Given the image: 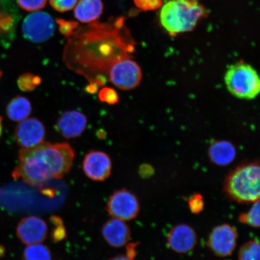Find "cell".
I'll use <instances>...</instances> for the list:
<instances>
[{"mask_svg":"<svg viewBox=\"0 0 260 260\" xmlns=\"http://www.w3.org/2000/svg\"><path fill=\"white\" fill-rule=\"evenodd\" d=\"M76 35L65 48L63 60L69 69L100 87L108 80L110 68L118 61L132 58L133 44L118 32Z\"/></svg>","mask_w":260,"mask_h":260,"instance_id":"6da1fadb","label":"cell"},{"mask_svg":"<svg viewBox=\"0 0 260 260\" xmlns=\"http://www.w3.org/2000/svg\"><path fill=\"white\" fill-rule=\"evenodd\" d=\"M75 151L68 143L42 142L19 151L18 164L12 172L16 180L42 187L51 180L62 178L73 165Z\"/></svg>","mask_w":260,"mask_h":260,"instance_id":"7a4b0ae2","label":"cell"},{"mask_svg":"<svg viewBox=\"0 0 260 260\" xmlns=\"http://www.w3.org/2000/svg\"><path fill=\"white\" fill-rule=\"evenodd\" d=\"M227 198L240 204H251L259 200L260 168L254 161L239 166L228 174L223 184Z\"/></svg>","mask_w":260,"mask_h":260,"instance_id":"3957f363","label":"cell"},{"mask_svg":"<svg viewBox=\"0 0 260 260\" xmlns=\"http://www.w3.org/2000/svg\"><path fill=\"white\" fill-rule=\"evenodd\" d=\"M206 14L198 2L190 0H170L160 12V22L171 35L193 30L198 21Z\"/></svg>","mask_w":260,"mask_h":260,"instance_id":"277c9868","label":"cell"},{"mask_svg":"<svg viewBox=\"0 0 260 260\" xmlns=\"http://www.w3.org/2000/svg\"><path fill=\"white\" fill-rule=\"evenodd\" d=\"M225 82L229 92L240 99H254L259 93L258 73L251 65L243 61L229 68L225 74Z\"/></svg>","mask_w":260,"mask_h":260,"instance_id":"5b68a950","label":"cell"},{"mask_svg":"<svg viewBox=\"0 0 260 260\" xmlns=\"http://www.w3.org/2000/svg\"><path fill=\"white\" fill-rule=\"evenodd\" d=\"M106 210L113 218L132 220L138 216L140 203L137 197L125 188L114 191L106 205Z\"/></svg>","mask_w":260,"mask_h":260,"instance_id":"8992f818","label":"cell"},{"mask_svg":"<svg viewBox=\"0 0 260 260\" xmlns=\"http://www.w3.org/2000/svg\"><path fill=\"white\" fill-rule=\"evenodd\" d=\"M132 58H126L113 64L109 71L108 80L118 88L129 90L141 83L142 73L141 67Z\"/></svg>","mask_w":260,"mask_h":260,"instance_id":"52a82bcc","label":"cell"},{"mask_svg":"<svg viewBox=\"0 0 260 260\" xmlns=\"http://www.w3.org/2000/svg\"><path fill=\"white\" fill-rule=\"evenodd\" d=\"M22 29L27 40L34 43H42L53 35L55 24L53 19L47 13L37 12L25 18Z\"/></svg>","mask_w":260,"mask_h":260,"instance_id":"ba28073f","label":"cell"},{"mask_svg":"<svg viewBox=\"0 0 260 260\" xmlns=\"http://www.w3.org/2000/svg\"><path fill=\"white\" fill-rule=\"evenodd\" d=\"M239 235L235 227L224 223L213 228L207 240V246L214 255L224 258L235 252Z\"/></svg>","mask_w":260,"mask_h":260,"instance_id":"9c48e42d","label":"cell"},{"mask_svg":"<svg viewBox=\"0 0 260 260\" xmlns=\"http://www.w3.org/2000/svg\"><path fill=\"white\" fill-rule=\"evenodd\" d=\"M48 225L41 217L30 216L19 221L16 227V235L26 245L41 243L48 236Z\"/></svg>","mask_w":260,"mask_h":260,"instance_id":"30bf717a","label":"cell"},{"mask_svg":"<svg viewBox=\"0 0 260 260\" xmlns=\"http://www.w3.org/2000/svg\"><path fill=\"white\" fill-rule=\"evenodd\" d=\"M45 128L40 120L37 118H27L20 122L16 126L15 139L22 148H30L44 142Z\"/></svg>","mask_w":260,"mask_h":260,"instance_id":"8fae6325","label":"cell"},{"mask_svg":"<svg viewBox=\"0 0 260 260\" xmlns=\"http://www.w3.org/2000/svg\"><path fill=\"white\" fill-rule=\"evenodd\" d=\"M111 159L105 152L91 150L84 157L83 170L86 177L95 181H105L111 174Z\"/></svg>","mask_w":260,"mask_h":260,"instance_id":"7c38bea8","label":"cell"},{"mask_svg":"<svg viewBox=\"0 0 260 260\" xmlns=\"http://www.w3.org/2000/svg\"><path fill=\"white\" fill-rule=\"evenodd\" d=\"M198 236L193 228L186 223H180L170 230L167 237L170 248L178 253H186L192 251L197 246Z\"/></svg>","mask_w":260,"mask_h":260,"instance_id":"4fadbf2b","label":"cell"},{"mask_svg":"<svg viewBox=\"0 0 260 260\" xmlns=\"http://www.w3.org/2000/svg\"><path fill=\"white\" fill-rule=\"evenodd\" d=\"M87 123L86 116L77 110L64 112L58 119L56 129L67 139L79 137L85 130Z\"/></svg>","mask_w":260,"mask_h":260,"instance_id":"5bb4252c","label":"cell"},{"mask_svg":"<svg viewBox=\"0 0 260 260\" xmlns=\"http://www.w3.org/2000/svg\"><path fill=\"white\" fill-rule=\"evenodd\" d=\"M102 234L106 242L113 248H122L131 239V230L125 221L113 217L104 223Z\"/></svg>","mask_w":260,"mask_h":260,"instance_id":"9a60e30c","label":"cell"},{"mask_svg":"<svg viewBox=\"0 0 260 260\" xmlns=\"http://www.w3.org/2000/svg\"><path fill=\"white\" fill-rule=\"evenodd\" d=\"M236 148L232 142L227 141H214L208 150V155L212 164L226 167L236 157Z\"/></svg>","mask_w":260,"mask_h":260,"instance_id":"2e32d148","label":"cell"},{"mask_svg":"<svg viewBox=\"0 0 260 260\" xmlns=\"http://www.w3.org/2000/svg\"><path fill=\"white\" fill-rule=\"evenodd\" d=\"M103 11L102 0H80L74 10V16L83 23L99 19Z\"/></svg>","mask_w":260,"mask_h":260,"instance_id":"e0dca14e","label":"cell"},{"mask_svg":"<svg viewBox=\"0 0 260 260\" xmlns=\"http://www.w3.org/2000/svg\"><path fill=\"white\" fill-rule=\"evenodd\" d=\"M31 105L27 99L18 96L13 99L6 107V114L13 121L21 122L27 119L31 113Z\"/></svg>","mask_w":260,"mask_h":260,"instance_id":"ac0fdd59","label":"cell"},{"mask_svg":"<svg viewBox=\"0 0 260 260\" xmlns=\"http://www.w3.org/2000/svg\"><path fill=\"white\" fill-rule=\"evenodd\" d=\"M51 258L50 248L42 243L27 245L22 255L23 260H51Z\"/></svg>","mask_w":260,"mask_h":260,"instance_id":"d6986e66","label":"cell"},{"mask_svg":"<svg viewBox=\"0 0 260 260\" xmlns=\"http://www.w3.org/2000/svg\"><path fill=\"white\" fill-rule=\"evenodd\" d=\"M239 260H260V246L258 240H250L243 244L238 252Z\"/></svg>","mask_w":260,"mask_h":260,"instance_id":"ffe728a7","label":"cell"},{"mask_svg":"<svg viewBox=\"0 0 260 260\" xmlns=\"http://www.w3.org/2000/svg\"><path fill=\"white\" fill-rule=\"evenodd\" d=\"M252 206L246 213L240 214L239 219L240 222L253 228H259V200L252 203Z\"/></svg>","mask_w":260,"mask_h":260,"instance_id":"44dd1931","label":"cell"},{"mask_svg":"<svg viewBox=\"0 0 260 260\" xmlns=\"http://www.w3.org/2000/svg\"><path fill=\"white\" fill-rule=\"evenodd\" d=\"M41 82L40 77L31 73H25L19 77L18 85L19 88L24 92H31L40 86Z\"/></svg>","mask_w":260,"mask_h":260,"instance_id":"7402d4cb","label":"cell"},{"mask_svg":"<svg viewBox=\"0 0 260 260\" xmlns=\"http://www.w3.org/2000/svg\"><path fill=\"white\" fill-rule=\"evenodd\" d=\"M50 222L55 227L51 233V238L54 242H60L66 237V230L63 225L62 219L58 216H51Z\"/></svg>","mask_w":260,"mask_h":260,"instance_id":"603a6c76","label":"cell"},{"mask_svg":"<svg viewBox=\"0 0 260 260\" xmlns=\"http://www.w3.org/2000/svg\"><path fill=\"white\" fill-rule=\"evenodd\" d=\"M99 99L101 102L106 103L109 105H115L119 102V95L116 91L110 87H105L100 90Z\"/></svg>","mask_w":260,"mask_h":260,"instance_id":"cb8c5ba5","label":"cell"},{"mask_svg":"<svg viewBox=\"0 0 260 260\" xmlns=\"http://www.w3.org/2000/svg\"><path fill=\"white\" fill-rule=\"evenodd\" d=\"M20 7L29 12L38 11L44 8L47 0H16Z\"/></svg>","mask_w":260,"mask_h":260,"instance_id":"d4e9b609","label":"cell"},{"mask_svg":"<svg viewBox=\"0 0 260 260\" xmlns=\"http://www.w3.org/2000/svg\"><path fill=\"white\" fill-rule=\"evenodd\" d=\"M188 205L193 213L198 214L202 212L204 207V198L202 195L199 193L192 195L188 200Z\"/></svg>","mask_w":260,"mask_h":260,"instance_id":"484cf974","label":"cell"},{"mask_svg":"<svg viewBox=\"0 0 260 260\" xmlns=\"http://www.w3.org/2000/svg\"><path fill=\"white\" fill-rule=\"evenodd\" d=\"M78 0H50V3L57 11L64 12L73 9L76 5Z\"/></svg>","mask_w":260,"mask_h":260,"instance_id":"4316f807","label":"cell"},{"mask_svg":"<svg viewBox=\"0 0 260 260\" xmlns=\"http://www.w3.org/2000/svg\"><path fill=\"white\" fill-rule=\"evenodd\" d=\"M138 8L144 11H155L161 8L162 0H134Z\"/></svg>","mask_w":260,"mask_h":260,"instance_id":"83f0119b","label":"cell"},{"mask_svg":"<svg viewBox=\"0 0 260 260\" xmlns=\"http://www.w3.org/2000/svg\"><path fill=\"white\" fill-rule=\"evenodd\" d=\"M14 27V19L5 13H0V36L9 34Z\"/></svg>","mask_w":260,"mask_h":260,"instance_id":"f1b7e54d","label":"cell"},{"mask_svg":"<svg viewBox=\"0 0 260 260\" xmlns=\"http://www.w3.org/2000/svg\"><path fill=\"white\" fill-rule=\"evenodd\" d=\"M59 25V30L65 37H69L73 35L75 30L78 27V23L73 21H67L64 19H58L57 20Z\"/></svg>","mask_w":260,"mask_h":260,"instance_id":"f546056e","label":"cell"},{"mask_svg":"<svg viewBox=\"0 0 260 260\" xmlns=\"http://www.w3.org/2000/svg\"><path fill=\"white\" fill-rule=\"evenodd\" d=\"M126 255L128 256V258H131L132 259H134L136 257V255H137V248L138 243H131L126 244Z\"/></svg>","mask_w":260,"mask_h":260,"instance_id":"4dcf8cb0","label":"cell"},{"mask_svg":"<svg viewBox=\"0 0 260 260\" xmlns=\"http://www.w3.org/2000/svg\"><path fill=\"white\" fill-rule=\"evenodd\" d=\"M98 88H99V87H98L95 84L89 83L88 85L86 87V91L87 93L93 94L97 92Z\"/></svg>","mask_w":260,"mask_h":260,"instance_id":"1f68e13d","label":"cell"},{"mask_svg":"<svg viewBox=\"0 0 260 260\" xmlns=\"http://www.w3.org/2000/svg\"><path fill=\"white\" fill-rule=\"evenodd\" d=\"M109 260H133L128 257L126 255H119L110 258Z\"/></svg>","mask_w":260,"mask_h":260,"instance_id":"d6a6232c","label":"cell"},{"mask_svg":"<svg viewBox=\"0 0 260 260\" xmlns=\"http://www.w3.org/2000/svg\"><path fill=\"white\" fill-rule=\"evenodd\" d=\"M3 132L2 118L0 116V137H1Z\"/></svg>","mask_w":260,"mask_h":260,"instance_id":"836d02e7","label":"cell"},{"mask_svg":"<svg viewBox=\"0 0 260 260\" xmlns=\"http://www.w3.org/2000/svg\"><path fill=\"white\" fill-rule=\"evenodd\" d=\"M2 75V73L1 72V71H0V79H1Z\"/></svg>","mask_w":260,"mask_h":260,"instance_id":"e575fe53","label":"cell"}]
</instances>
